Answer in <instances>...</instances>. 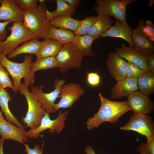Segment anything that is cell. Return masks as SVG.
<instances>
[{
  "label": "cell",
  "mask_w": 154,
  "mask_h": 154,
  "mask_svg": "<svg viewBox=\"0 0 154 154\" xmlns=\"http://www.w3.org/2000/svg\"><path fill=\"white\" fill-rule=\"evenodd\" d=\"M62 45L54 39L48 38L45 40L41 42L40 47L35 54L37 60L47 57L55 56Z\"/></svg>",
  "instance_id": "21"
},
{
  "label": "cell",
  "mask_w": 154,
  "mask_h": 154,
  "mask_svg": "<svg viewBox=\"0 0 154 154\" xmlns=\"http://www.w3.org/2000/svg\"><path fill=\"white\" fill-rule=\"evenodd\" d=\"M136 29L154 42V25L151 21L147 20L145 23L143 20H139Z\"/></svg>",
  "instance_id": "30"
},
{
  "label": "cell",
  "mask_w": 154,
  "mask_h": 154,
  "mask_svg": "<svg viewBox=\"0 0 154 154\" xmlns=\"http://www.w3.org/2000/svg\"><path fill=\"white\" fill-rule=\"evenodd\" d=\"M133 0H96L94 9L98 13H102L128 26L126 19V9Z\"/></svg>",
  "instance_id": "7"
},
{
  "label": "cell",
  "mask_w": 154,
  "mask_h": 154,
  "mask_svg": "<svg viewBox=\"0 0 154 154\" xmlns=\"http://www.w3.org/2000/svg\"><path fill=\"white\" fill-rule=\"evenodd\" d=\"M2 0H0V3H1L2 1Z\"/></svg>",
  "instance_id": "47"
},
{
  "label": "cell",
  "mask_w": 154,
  "mask_h": 154,
  "mask_svg": "<svg viewBox=\"0 0 154 154\" xmlns=\"http://www.w3.org/2000/svg\"><path fill=\"white\" fill-rule=\"evenodd\" d=\"M32 59V55H27L24 56L23 62H15L10 60L5 54L0 52V62L6 68L13 79L14 93L18 91L21 84L22 78L24 79L23 82L28 86L32 85L35 82V74L31 70Z\"/></svg>",
  "instance_id": "2"
},
{
  "label": "cell",
  "mask_w": 154,
  "mask_h": 154,
  "mask_svg": "<svg viewBox=\"0 0 154 154\" xmlns=\"http://www.w3.org/2000/svg\"><path fill=\"white\" fill-rule=\"evenodd\" d=\"M46 10L43 4L40 3L23 13L24 25L38 38H44L51 26L46 18Z\"/></svg>",
  "instance_id": "3"
},
{
  "label": "cell",
  "mask_w": 154,
  "mask_h": 154,
  "mask_svg": "<svg viewBox=\"0 0 154 154\" xmlns=\"http://www.w3.org/2000/svg\"><path fill=\"white\" fill-rule=\"evenodd\" d=\"M28 133L23 128L13 125L5 119L0 121L1 138L5 140L10 139L24 144L28 141Z\"/></svg>",
  "instance_id": "14"
},
{
  "label": "cell",
  "mask_w": 154,
  "mask_h": 154,
  "mask_svg": "<svg viewBox=\"0 0 154 154\" xmlns=\"http://www.w3.org/2000/svg\"><path fill=\"white\" fill-rule=\"evenodd\" d=\"M5 140L0 138V154H4L3 152V145Z\"/></svg>",
  "instance_id": "43"
},
{
  "label": "cell",
  "mask_w": 154,
  "mask_h": 154,
  "mask_svg": "<svg viewBox=\"0 0 154 154\" xmlns=\"http://www.w3.org/2000/svg\"><path fill=\"white\" fill-rule=\"evenodd\" d=\"M147 63L149 71L154 73V54L148 57Z\"/></svg>",
  "instance_id": "39"
},
{
  "label": "cell",
  "mask_w": 154,
  "mask_h": 154,
  "mask_svg": "<svg viewBox=\"0 0 154 154\" xmlns=\"http://www.w3.org/2000/svg\"><path fill=\"white\" fill-rule=\"evenodd\" d=\"M44 143V142L42 144L41 148L38 144L35 145L33 149H31L30 148L28 144L24 143L23 144L25 147V151L27 154H42Z\"/></svg>",
  "instance_id": "36"
},
{
  "label": "cell",
  "mask_w": 154,
  "mask_h": 154,
  "mask_svg": "<svg viewBox=\"0 0 154 154\" xmlns=\"http://www.w3.org/2000/svg\"><path fill=\"white\" fill-rule=\"evenodd\" d=\"M68 112L59 110L57 117L54 119H50L49 114L46 112L41 120L39 125L34 129H30L28 131V137L36 138L40 136V133L42 131L48 129L51 133H60L65 127Z\"/></svg>",
  "instance_id": "8"
},
{
  "label": "cell",
  "mask_w": 154,
  "mask_h": 154,
  "mask_svg": "<svg viewBox=\"0 0 154 154\" xmlns=\"http://www.w3.org/2000/svg\"><path fill=\"white\" fill-rule=\"evenodd\" d=\"M0 86L5 88L9 87L14 89L13 82L11 80L9 73L0 62Z\"/></svg>",
  "instance_id": "32"
},
{
  "label": "cell",
  "mask_w": 154,
  "mask_h": 154,
  "mask_svg": "<svg viewBox=\"0 0 154 154\" xmlns=\"http://www.w3.org/2000/svg\"><path fill=\"white\" fill-rule=\"evenodd\" d=\"M38 38H33L28 42H25L19 47H17L8 56V58L16 57L17 55L23 54H35L38 51L41 42L38 40Z\"/></svg>",
  "instance_id": "26"
},
{
  "label": "cell",
  "mask_w": 154,
  "mask_h": 154,
  "mask_svg": "<svg viewBox=\"0 0 154 154\" xmlns=\"http://www.w3.org/2000/svg\"><path fill=\"white\" fill-rule=\"evenodd\" d=\"M101 105L97 112L88 118L86 122V128L90 131L97 128L103 122L116 123L119 118L130 110L126 101L116 102L108 100L98 93Z\"/></svg>",
  "instance_id": "1"
},
{
  "label": "cell",
  "mask_w": 154,
  "mask_h": 154,
  "mask_svg": "<svg viewBox=\"0 0 154 154\" xmlns=\"http://www.w3.org/2000/svg\"><path fill=\"white\" fill-rule=\"evenodd\" d=\"M137 80V78L127 77L117 81V83L111 88V98L114 99L128 97L132 92L138 90Z\"/></svg>",
  "instance_id": "16"
},
{
  "label": "cell",
  "mask_w": 154,
  "mask_h": 154,
  "mask_svg": "<svg viewBox=\"0 0 154 154\" xmlns=\"http://www.w3.org/2000/svg\"><path fill=\"white\" fill-rule=\"evenodd\" d=\"M10 96L7 91L0 86V106L7 120L20 128H24L17 119L10 111L8 106L9 102L11 100Z\"/></svg>",
  "instance_id": "22"
},
{
  "label": "cell",
  "mask_w": 154,
  "mask_h": 154,
  "mask_svg": "<svg viewBox=\"0 0 154 154\" xmlns=\"http://www.w3.org/2000/svg\"><path fill=\"white\" fill-rule=\"evenodd\" d=\"M114 48L116 52L121 57L134 64L144 71H149L148 57L139 53L133 46L130 45L127 46L124 43H123L120 48Z\"/></svg>",
  "instance_id": "13"
},
{
  "label": "cell",
  "mask_w": 154,
  "mask_h": 154,
  "mask_svg": "<svg viewBox=\"0 0 154 154\" xmlns=\"http://www.w3.org/2000/svg\"><path fill=\"white\" fill-rule=\"evenodd\" d=\"M75 36L71 31L51 26L47 35L43 39H54L63 45L72 42Z\"/></svg>",
  "instance_id": "24"
},
{
  "label": "cell",
  "mask_w": 154,
  "mask_h": 154,
  "mask_svg": "<svg viewBox=\"0 0 154 154\" xmlns=\"http://www.w3.org/2000/svg\"><path fill=\"white\" fill-rule=\"evenodd\" d=\"M129 26L116 19L114 25L102 33L100 36L102 38L111 37L122 38L126 41L130 46L134 47L131 37L132 30Z\"/></svg>",
  "instance_id": "19"
},
{
  "label": "cell",
  "mask_w": 154,
  "mask_h": 154,
  "mask_svg": "<svg viewBox=\"0 0 154 154\" xmlns=\"http://www.w3.org/2000/svg\"><path fill=\"white\" fill-rule=\"evenodd\" d=\"M145 144L147 154H154V136L147 139Z\"/></svg>",
  "instance_id": "38"
},
{
  "label": "cell",
  "mask_w": 154,
  "mask_h": 154,
  "mask_svg": "<svg viewBox=\"0 0 154 154\" xmlns=\"http://www.w3.org/2000/svg\"><path fill=\"white\" fill-rule=\"evenodd\" d=\"M72 7L76 8L80 4L79 0H64Z\"/></svg>",
  "instance_id": "41"
},
{
  "label": "cell",
  "mask_w": 154,
  "mask_h": 154,
  "mask_svg": "<svg viewBox=\"0 0 154 154\" xmlns=\"http://www.w3.org/2000/svg\"><path fill=\"white\" fill-rule=\"evenodd\" d=\"M106 64L112 77L117 81L127 77V62L116 52H112L109 53Z\"/></svg>",
  "instance_id": "15"
},
{
  "label": "cell",
  "mask_w": 154,
  "mask_h": 154,
  "mask_svg": "<svg viewBox=\"0 0 154 154\" xmlns=\"http://www.w3.org/2000/svg\"><path fill=\"white\" fill-rule=\"evenodd\" d=\"M96 21L94 16L86 17L80 21L78 28L73 31L75 35H88L89 31Z\"/></svg>",
  "instance_id": "31"
},
{
  "label": "cell",
  "mask_w": 154,
  "mask_h": 154,
  "mask_svg": "<svg viewBox=\"0 0 154 154\" xmlns=\"http://www.w3.org/2000/svg\"><path fill=\"white\" fill-rule=\"evenodd\" d=\"M96 21L90 28L88 35L96 40L103 33L112 26L113 21L104 13H99L96 17Z\"/></svg>",
  "instance_id": "20"
},
{
  "label": "cell",
  "mask_w": 154,
  "mask_h": 154,
  "mask_svg": "<svg viewBox=\"0 0 154 154\" xmlns=\"http://www.w3.org/2000/svg\"><path fill=\"white\" fill-rule=\"evenodd\" d=\"M131 37L134 47L141 54L148 57L154 54V42L136 29H132Z\"/></svg>",
  "instance_id": "18"
},
{
  "label": "cell",
  "mask_w": 154,
  "mask_h": 154,
  "mask_svg": "<svg viewBox=\"0 0 154 154\" xmlns=\"http://www.w3.org/2000/svg\"><path fill=\"white\" fill-rule=\"evenodd\" d=\"M154 3V1L153 0H150L148 4V7H151L153 5Z\"/></svg>",
  "instance_id": "44"
},
{
  "label": "cell",
  "mask_w": 154,
  "mask_h": 154,
  "mask_svg": "<svg viewBox=\"0 0 154 154\" xmlns=\"http://www.w3.org/2000/svg\"><path fill=\"white\" fill-rule=\"evenodd\" d=\"M136 151L139 154H147L145 143H141L137 148Z\"/></svg>",
  "instance_id": "40"
},
{
  "label": "cell",
  "mask_w": 154,
  "mask_h": 154,
  "mask_svg": "<svg viewBox=\"0 0 154 154\" xmlns=\"http://www.w3.org/2000/svg\"><path fill=\"white\" fill-rule=\"evenodd\" d=\"M137 85L139 91L148 96L154 92V73L144 72L137 78Z\"/></svg>",
  "instance_id": "25"
},
{
  "label": "cell",
  "mask_w": 154,
  "mask_h": 154,
  "mask_svg": "<svg viewBox=\"0 0 154 154\" xmlns=\"http://www.w3.org/2000/svg\"><path fill=\"white\" fill-rule=\"evenodd\" d=\"M56 9L52 12L46 10V16L47 19L50 21L53 19L60 16L73 15L75 12L74 8L64 0H56Z\"/></svg>",
  "instance_id": "27"
},
{
  "label": "cell",
  "mask_w": 154,
  "mask_h": 154,
  "mask_svg": "<svg viewBox=\"0 0 154 154\" xmlns=\"http://www.w3.org/2000/svg\"><path fill=\"white\" fill-rule=\"evenodd\" d=\"M4 119V118L2 114V112L0 111V121Z\"/></svg>",
  "instance_id": "45"
},
{
  "label": "cell",
  "mask_w": 154,
  "mask_h": 154,
  "mask_svg": "<svg viewBox=\"0 0 154 154\" xmlns=\"http://www.w3.org/2000/svg\"><path fill=\"white\" fill-rule=\"evenodd\" d=\"M55 57L62 74L72 69H78L82 65L83 56L72 42L62 45Z\"/></svg>",
  "instance_id": "6"
},
{
  "label": "cell",
  "mask_w": 154,
  "mask_h": 154,
  "mask_svg": "<svg viewBox=\"0 0 154 154\" xmlns=\"http://www.w3.org/2000/svg\"><path fill=\"white\" fill-rule=\"evenodd\" d=\"M120 129L135 131L145 136L147 139L154 136V124L152 118L147 115L132 114L128 122Z\"/></svg>",
  "instance_id": "11"
},
{
  "label": "cell",
  "mask_w": 154,
  "mask_h": 154,
  "mask_svg": "<svg viewBox=\"0 0 154 154\" xmlns=\"http://www.w3.org/2000/svg\"><path fill=\"white\" fill-rule=\"evenodd\" d=\"M145 71L134 64L127 62L126 71L127 77L138 78Z\"/></svg>",
  "instance_id": "34"
},
{
  "label": "cell",
  "mask_w": 154,
  "mask_h": 154,
  "mask_svg": "<svg viewBox=\"0 0 154 154\" xmlns=\"http://www.w3.org/2000/svg\"><path fill=\"white\" fill-rule=\"evenodd\" d=\"M8 29L11 31L10 35L0 42V52L8 56L23 42L38 38L24 26L22 21L14 22Z\"/></svg>",
  "instance_id": "5"
},
{
  "label": "cell",
  "mask_w": 154,
  "mask_h": 154,
  "mask_svg": "<svg viewBox=\"0 0 154 154\" xmlns=\"http://www.w3.org/2000/svg\"><path fill=\"white\" fill-rule=\"evenodd\" d=\"M59 64L55 56H51L42 58L32 63L31 70L34 74L37 71L41 70H47L54 68H59Z\"/></svg>",
  "instance_id": "29"
},
{
  "label": "cell",
  "mask_w": 154,
  "mask_h": 154,
  "mask_svg": "<svg viewBox=\"0 0 154 154\" xmlns=\"http://www.w3.org/2000/svg\"><path fill=\"white\" fill-rule=\"evenodd\" d=\"M85 89L79 84L70 82L63 85L60 90L58 103L54 105V113L61 108H70L74 103L84 94Z\"/></svg>",
  "instance_id": "10"
},
{
  "label": "cell",
  "mask_w": 154,
  "mask_h": 154,
  "mask_svg": "<svg viewBox=\"0 0 154 154\" xmlns=\"http://www.w3.org/2000/svg\"><path fill=\"white\" fill-rule=\"evenodd\" d=\"M27 84L22 82L18 90L21 95L25 96L28 104V110L25 116L22 117L21 120L25 125V128L29 127L30 129H34L39 125L46 112L36 96L29 90Z\"/></svg>",
  "instance_id": "4"
},
{
  "label": "cell",
  "mask_w": 154,
  "mask_h": 154,
  "mask_svg": "<svg viewBox=\"0 0 154 154\" xmlns=\"http://www.w3.org/2000/svg\"><path fill=\"white\" fill-rule=\"evenodd\" d=\"M66 81L64 79H56L53 85L54 89L49 93H45L43 92L44 87L43 84L31 87V92L36 96L46 112L49 114L54 112L55 101L60 94L61 86Z\"/></svg>",
  "instance_id": "9"
},
{
  "label": "cell",
  "mask_w": 154,
  "mask_h": 154,
  "mask_svg": "<svg viewBox=\"0 0 154 154\" xmlns=\"http://www.w3.org/2000/svg\"><path fill=\"white\" fill-rule=\"evenodd\" d=\"M127 104L134 114L144 115L149 114L154 110V104L147 96L137 90L128 97Z\"/></svg>",
  "instance_id": "12"
},
{
  "label": "cell",
  "mask_w": 154,
  "mask_h": 154,
  "mask_svg": "<svg viewBox=\"0 0 154 154\" xmlns=\"http://www.w3.org/2000/svg\"><path fill=\"white\" fill-rule=\"evenodd\" d=\"M46 1V0H38V1L39 2L40 4L43 3L44 2Z\"/></svg>",
  "instance_id": "46"
},
{
  "label": "cell",
  "mask_w": 154,
  "mask_h": 154,
  "mask_svg": "<svg viewBox=\"0 0 154 154\" xmlns=\"http://www.w3.org/2000/svg\"><path fill=\"white\" fill-rule=\"evenodd\" d=\"M94 40V38L88 35H75L72 42L83 56L90 57L95 54L92 48V44Z\"/></svg>",
  "instance_id": "23"
},
{
  "label": "cell",
  "mask_w": 154,
  "mask_h": 154,
  "mask_svg": "<svg viewBox=\"0 0 154 154\" xmlns=\"http://www.w3.org/2000/svg\"><path fill=\"white\" fill-rule=\"evenodd\" d=\"M50 22L51 26L73 31L79 27L80 21L74 19L71 16H64L54 18Z\"/></svg>",
  "instance_id": "28"
},
{
  "label": "cell",
  "mask_w": 154,
  "mask_h": 154,
  "mask_svg": "<svg viewBox=\"0 0 154 154\" xmlns=\"http://www.w3.org/2000/svg\"><path fill=\"white\" fill-rule=\"evenodd\" d=\"M0 6V21H22L24 12L12 0H2Z\"/></svg>",
  "instance_id": "17"
},
{
  "label": "cell",
  "mask_w": 154,
  "mask_h": 154,
  "mask_svg": "<svg viewBox=\"0 0 154 154\" xmlns=\"http://www.w3.org/2000/svg\"><path fill=\"white\" fill-rule=\"evenodd\" d=\"M85 151L86 154H96L94 149L90 145L87 146L85 149Z\"/></svg>",
  "instance_id": "42"
},
{
  "label": "cell",
  "mask_w": 154,
  "mask_h": 154,
  "mask_svg": "<svg viewBox=\"0 0 154 154\" xmlns=\"http://www.w3.org/2000/svg\"><path fill=\"white\" fill-rule=\"evenodd\" d=\"M12 22L11 21L0 22V42L4 41L7 37V31L6 28L8 25Z\"/></svg>",
  "instance_id": "37"
},
{
  "label": "cell",
  "mask_w": 154,
  "mask_h": 154,
  "mask_svg": "<svg viewBox=\"0 0 154 154\" xmlns=\"http://www.w3.org/2000/svg\"><path fill=\"white\" fill-rule=\"evenodd\" d=\"M86 74L87 76V82L90 85L95 87L99 85L101 78L96 72H86Z\"/></svg>",
  "instance_id": "35"
},
{
  "label": "cell",
  "mask_w": 154,
  "mask_h": 154,
  "mask_svg": "<svg viewBox=\"0 0 154 154\" xmlns=\"http://www.w3.org/2000/svg\"><path fill=\"white\" fill-rule=\"evenodd\" d=\"M24 12L30 10L37 5V0H12Z\"/></svg>",
  "instance_id": "33"
}]
</instances>
